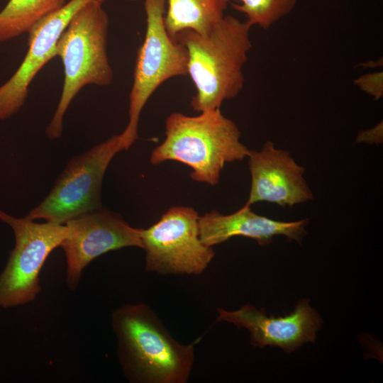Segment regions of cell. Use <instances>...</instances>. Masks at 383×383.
Masks as SVG:
<instances>
[{
	"mask_svg": "<svg viewBox=\"0 0 383 383\" xmlns=\"http://www.w3.org/2000/svg\"><path fill=\"white\" fill-rule=\"evenodd\" d=\"M106 0H70L60 9L39 21L28 33V49L12 77L0 87V120L16 113L24 105L35 75L57 56V42L72 18L86 4Z\"/></svg>",
	"mask_w": 383,
	"mask_h": 383,
	"instance_id": "30bf717a",
	"label": "cell"
},
{
	"mask_svg": "<svg viewBox=\"0 0 383 383\" xmlns=\"http://www.w3.org/2000/svg\"><path fill=\"white\" fill-rule=\"evenodd\" d=\"M62 242L67 262L66 283L76 290L85 267L97 257L126 247L143 248L140 228L131 226L120 215L102 207L65 223Z\"/></svg>",
	"mask_w": 383,
	"mask_h": 383,
	"instance_id": "9c48e42d",
	"label": "cell"
},
{
	"mask_svg": "<svg viewBox=\"0 0 383 383\" xmlns=\"http://www.w3.org/2000/svg\"><path fill=\"white\" fill-rule=\"evenodd\" d=\"M67 0H9L0 11V43L29 31L42 19L62 8Z\"/></svg>",
	"mask_w": 383,
	"mask_h": 383,
	"instance_id": "9a60e30c",
	"label": "cell"
},
{
	"mask_svg": "<svg viewBox=\"0 0 383 383\" xmlns=\"http://www.w3.org/2000/svg\"><path fill=\"white\" fill-rule=\"evenodd\" d=\"M123 150L119 135H115L73 157L48 195L25 218L65 224L81 214L101 208L104 174L114 155Z\"/></svg>",
	"mask_w": 383,
	"mask_h": 383,
	"instance_id": "8992f818",
	"label": "cell"
},
{
	"mask_svg": "<svg viewBox=\"0 0 383 383\" xmlns=\"http://www.w3.org/2000/svg\"><path fill=\"white\" fill-rule=\"evenodd\" d=\"M126 1H135L137 0H126Z\"/></svg>",
	"mask_w": 383,
	"mask_h": 383,
	"instance_id": "ac0fdd59",
	"label": "cell"
},
{
	"mask_svg": "<svg viewBox=\"0 0 383 383\" xmlns=\"http://www.w3.org/2000/svg\"><path fill=\"white\" fill-rule=\"evenodd\" d=\"M109 16L103 4L92 1L83 6L62 33L56 48L64 69L59 103L45 134L61 137L63 118L74 98L87 85L106 87L113 79L107 54Z\"/></svg>",
	"mask_w": 383,
	"mask_h": 383,
	"instance_id": "277c9868",
	"label": "cell"
},
{
	"mask_svg": "<svg viewBox=\"0 0 383 383\" xmlns=\"http://www.w3.org/2000/svg\"><path fill=\"white\" fill-rule=\"evenodd\" d=\"M307 218L296 221H276L253 212L245 204L237 211L223 215L213 210L199 216V228L201 240L207 246L222 243L235 236L255 240L259 245H266L275 235H284L289 240L299 243L307 232Z\"/></svg>",
	"mask_w": 383,
	"mask_h": 383,
	"instance_id": "4fadbf2b",
	"label": "cell"
},
{
	"mask_svg": "<svg viewBox=\"0 0 383 383\" xmlns=\"http://www.w3.org/2000/svg\"><path fill=\"white\" fill-rule=\"evenodd\" d=\"M119 364L132 383H187L194 344L176 340L146 304H126L111 313Z\"/></svg>",
	"mask_w": 383,
	"mask_h": 383,
	"instance_id": "6da1fadb",
	"label": "cell"
},
{
	"mask_svg": "<svg viewBox=\"0 0 383 383\" xmlns=\"http://www.w3.org/2000/svg\"><path fill=\"white\" fill-rule=\"evenodd\" d=\"M231 4L233 8L243 13L252 26L268 29L295 8L298 0H240Z\"/></svg>",
	"mask_w": 383,
	"mask_h": 383,
	"instance_id": "2e32d148",
	"label": "cell"
},
{
	"mask_svg": "<svg viewBox=\"0 0 383 383\" xmlns=\"http://www.w3.org/2000/svg\"><path fill=\"white\" fill-rule=\"evenodd\" d=\"M251 28L247 21L225 16L205 35L190 30L177 35L187 51V75L196 89L190 103L194 111L220 109L241 91L243 70L252 48Z\"/></svg>",
	"mask_w": 383,
	"mask_h": 383,
	"instance_id": "7a4b0ae2",
	"label": "cell"
},
{
	"mask_svg": "<svg viewBox=\"0 0 383 383\" xmlns=\"http://www.w3.org/2000/svg\"><path fill=\"white\" fill-rule=\"evenodd\" d=\"M165 139L150 155V162L174 160L188 165L193 180L214 186L226 163L248 157L250 150L240 139L241 133L233 121L220 109L189 116L171 113L165 122Z\"/></svg>",
	"mask_w": 383,
	"mask_h": 383,
	"instance_id": "3957f363",
	"label": "cell"
},
{
	"mask_svg": "<svg viewBox=\"0 0 383 383\" xmlns=\"http://www.w3.org/2000/svg\"><path fill=\"white\" fill-rule=\"evenodd\" d=\"M199 216L191 207L173 206L148 228H140L145 270L162 275L202 274L215 252L199 236Z\"/></svg>",
	"mask_w": 383,
	"mask_h": 383,
	"instance_id": "ba28073f",
	"label": "cell"
},
{
	"mask_svg": "<svg viewBox=\"0 0 383 383\" xmlns=\"http://www.w3.org/2000/svg\"><path fill=\"white\" fill-rule=\"evenodd\" d=\"M0 220L13 231L16 243L0 275V306L15 307L34 301L41 290L39 274L50 254L67 235L65 224L35 223L0 210Z\"/></svg>",
	"mask_w": 383,
	"mask_h": 383,
	"instance_id": "52a82bcc",
	"label": "cell"
},
{
	"mask_svg": "<svg viewBox=\"0 0 383 383\" xmlns=\"http://www.w3.org/2000/svg\"><path fill=\"white\" fill-rule=\"evenodd\" d=\"M248 157L251 187L246 204L267 201L285 208L313 199L304 168L287 150L276 148L269 140L259 151L250 150Z\"/></svg>",
	"mask_w": 383,
	"mask_h": 383,
	"instance_id": "7c38bea8",
	"label": "cell"
},
{
	"mask_svg": "<svg viewBox=\"0 0 383 383\" xmlns=\"http://www.w3.org/2000/svg\"><path fill=\"white\" fill-rule=\"evenodd\" d=\"M382 72L368 73L360 76L355 81V84L374 99H379L383 94Z\"/></svg>",
	"mask_w": 383,
	"mask_h": 383,
	"instance_id": "e0dca14e",
	"label": "cell"
},
{
	"mask_svg": "<svg viewBox=\"0 0 383 383\" xmlns=\"http://www.w3.org/2000/svg\"><path fill=\"white\" fill-rule=\"evenodd\" d=\"M217 311L218 321L246 328L252 346H277L288 354L304 343H315L323 322L318 313L310 306L309 299H302L290 314L280 317L267 316L264 308L259 310L251 304L231 311L218 308Z\"/></svg>",
	"mask_w": 383,
	"mask_h": 383,
	"instance_id": "8fae6325",
	"label": "cell"
},
{
	"mask_svg": "<svg viewBox=\"0 0 383 383\" xmlns=\"http://www.w3.org/2000/svg\"><path fill=\"white\" fill-rule=\"evenodd\" d=\"M167 0H144L146 32L135 60L129 94L128 122L119 135L125 150L138 138L143 107L155 91L167 80L187 75L185 47L168 34L164 23Z\"/></svg>",
	"mask_w": 383,
	"mask_h": 383,
	"instance_id": "5b68a950",
	"label": "cell"
},
{
	"mask_svg": "<svg viewBox=\"0 0 383 383\" xmlns=\"http://www.w3.org/2000/svg\"><path fill=\"white\" fill-rule=\"evenodd\" d=\"M231 2V0H167L165 28L174 39L179 32L187 30L205 35L225 16Z\"/></svg>",
	"mask_w": 383,
	"mask_h": 383,
	"instance_id": "5bb4252c",
	"label": "cell"
}]
</instances>
